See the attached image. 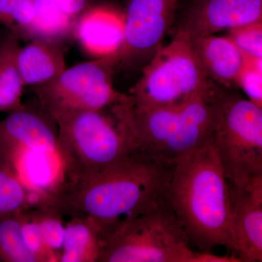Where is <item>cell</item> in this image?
I'll return each instance as SVG.
<instances>
[{"mask_svg": "<svg viewBox=\"0 0 262 262\" xmlns=\"http://www.w3.org/2000/svg\"><path fill=\"white\" fill-rule=\"evenodd\" d=\"M175 164L136 151L74 182H62L46 206L63 217L89 216L108 237L126 222L166 200Z\"/></svg>", "mask_w": 262, "mask_h": 262, "instance_id": "cell-1", "label": "cell"}, {"mask_svg": "<svg viewBox=\"0 0 262 262\" xmlns=\"http://www.w3.org/2000/svg\"><path fill=\"white\" fill-rule=\"evenodd\" d=\"M166 199L189 244L234 254L229 186L211 141L175 163Z\"/></svg>", "mask_w": 262, "mask_h": 262, "instance_id": "cell-2", "label": "cell"}, {"mask_svg": "<svg viewBox=\"0 0 262 262\" xmlns=\"http://www.w3.org/2000/svg\"><path fill=\"white\" fill-rule=\"evenodd\" d=\"M123 101L57 120L63 182L84 178L139 151L124 117Z\"/></svg>", "mask_w": 262, "mask_h": 262, "instance_id": "cell-3", "label": "cell"}, {"mask_svg": "<svg viewBox=\"0 0 262 262\" xmlns=\"http://www.w3.org/2000/svg\"><path fill=\"white\" fill-rule=\"evenodd\" d=\"M184 102L144 107L122 103L124 117L138 149L175 164L183 157L211 141L210 90Z\"/></svg>", "mask_w": 262, "mask_h": 262, "instance_id": "cell-4", "label": "cell"}, {"mask_svg": "<svg viewBox=\"0 0 262 262\" xmlns=\"http://www.w3.org/2000/svg\"><path fill=\"white\" fill-rule=\"evenodd\" d=\"M211 142L229 185L262 178V107L213 82Z\"/></svg>", "mask_w": 262, "mask_h": 262, "instance_id": "cell-5", "label": "cell"}, {"mask_svg": "<svg viewBox=\"0 0 262 262\" xmlns=\"http://www.w3.org/2000/svg\"><path fill=\"white\" fill-rule=\"evenodd\" d=\"M212 82L196 58L192 39L175 33L143 68L141 78L127 95L136 106H168L206 92Z\"/></svg>", "mask_w": 262, "mask_h": 262, "instance_id": "cell-6", "label": "cell"}, {"mask_svg": "<svg viewBox=\"0 0 262 262\" xmlns=\"http://www.w3.org/2000/svg\"><path fill=\"white\" fill-rule=\"evenodd\" d=\"M189 245L166 199L117 229L98 262H192Z\"/></svg>", "mask_w": 262, "mask_h": 262, "instance_id": "cell-7", "label": "cell"}, {"mask_svg": "<svg viewBox=\"0 0 262 262\" xmlns=\"http://www.w3.org/2000/svg\"><path fill=\"white\" fill-rule=\"evenodd\" d=\"M116 68V53L82 62L34 87V92L55 122L72 114L102 110L127 97L114 86Z\"/></svg>", "mask_w": 262, "mask_h": 262, "instance_id": "cell-8", "label": "cell"}, {"mask_svg": "<svg viewBox=\"0 0 262 262\" xmlns=\"http://www.w3.org/2000/svg\"><path fill=\"white\" fill-rule=\"evenodd\" d=\"M180 0H130L124 13L121 47L116 53V71L145 67L163 46L172 28ZM143 67V68H144Z\"/></svg>", "mask_w": 262, "mask_h": 262, "instance_id": "cell-9", "label": "cell"}, {"mask_svg": "<svg viewBox=\"0 0 262 262\" xmlns=\"http://www.w3.org/2000/svg\"><path fill=\"white\" fill-rule=\"evenodd\" d=\"M262 20V0H191L176 15L174 34L194 40Z\"/></svg>", "mask_w": 262, "mask_h": 262, "instance_id": "cell-10", "label": "cell"}, {"mask_svg": "<svg viewBox=\"0 0 262 262\" xmlns=\"http://www.w3.org/2000/svg\"><path fill=\"white\" fill-rule=\"evenodd\" d=\"M234 255L241 262L262 261V178L229 185Z\"/></svg>", "mask_w": 262, "mask_h": 262, "instance_id": "cell-11", "label": "cell"}, {"mask_svg": "<svg viewBox=\"0 0 262 262\" xmlns=\"http://www.w3.org/2000/svg\"><path fill=\"white\" fill-rule=\"evenodd\" d=\"M58 138L56 122L37 101L23 103L0 121V143L10 147L57 155Z\"/></svg>", "mask_w": 262, "mask_h": 262, "instance_id": "cell-12", "label": "cell"}, {"mask_svg": "<svg viewBox=\"0 0 262 262\" xmlns=\"http://www.w3.org/2000/svg\"><path fill=\"white\" fill-rule=\"evenodd\" d=\"M124 13L103 5L86 12L76 21L74 36L84 53L95 58L116 53L124 37Z\"/></svg>", "mask_w": 262, "mask_h": 262, "instance_id": "cell-13", "label": "cell"}, {"mask_svg": "<svg viewBox=\"0 0 262 262\" xmlns=\"http://www.w3.org/2000/svg\"><path fill=\"white\" fill-rule=\"evenodd\" d=\"M193 48L207 77L215 83L232 89L247 58L227 37L214 34L192 40Z\"/></svg>", "mask_w": 262, "mask_h": 262, "instance_id": "cell-14", "label": "cell"}, {"mask_svg": "<svg viewBox=\"0 0 262 262\" xmlns=\"http://www.w3.org/2000/svg\"><path fill=\"white\" fill-rule=\"evenodd\" d=\"M17 62L24 84L33 88L47 83L67 68L61 44L40 39L20 47Z\"/></svg>", "mask_w": 262, "mask_h": 262, "instance_id": "cell-15", "label": "cell"}, {"mask_svg": "<svg viewBox=\"0 0 262 262\" xmlns=\"http://www.w3.org/2000/svg\"><path fill=\"white\" fill-rule=\"evenodd\" d=\"M107 235L89 216L72 217L65 222L59 262H98Z\"/></svg>", "mask_w": 262, "mask_h": 262, "instance_id": "cell-16", "label": "cell"}, {"mask_svg": "<svg viewBox=\"0 0 262 262\" xmlns=\"http://www.w3.org/2000/svg\"><path fill=\"white\" fill-rule=\"evenodd\" d=\"M20 39L15 33L6 29L0 42V113H9L23 105L26 86L17 62Z\"/></svg>", "mask_w": 262, "mask_h": 262, "instance_id": "cell-17", "label": "cell"}, {"mask_svg": "<svg viewBox=\"0 0 262 262\" xmlns=\"http://www.w3.org/2000/svg\"><path fill=\"white\" fill-rule=\"evenodd\" d=\"M38 194L19 177L11 150L0 143V215L39 206Z\"/></svg>", "mask_w": 262, "mask_h": 262, "instance_id": "cell-18", "label": "cell"}, {"mask_svg": "<svg viewBox=\"0 0 262 262\" xmlns=\"http://www.w3.org/2000/svg\"><path fill=\"white\" fill-rule=\"evenodd\" d=\"M76 21L52 0H34V15L27 39L61 44L73 37Z\"/></svg>", "mask_w": 262, "mask_h": 262, "instance_id": "cell-19", "label": "cell"}, {"mask_svg": "<svg viewBox=\"0 0 262 262\" xmlns=\"http://www.w3.org/2000/svg\"><path fill=\"white\" fill-rule=\"evenodd\" d=\"M0 262H37L24 242L18 212L0 215Z\"/></svg>", "mask_w": 262, "mask_h": 262, "instance_id": "cell-20", "label": "cell"}, {"mask_svg": "<svg viewBox=\"0 0 262 262\" xmlns=\"http://www.w3.org/2000/svg\"><path fill=\"white\" fill-rule=\"evenodd\" d=\"M29 211L37 223L45 246L55 261L59 262L65 232L63 215L50 206L29 208Z\"/></svg>", "mask_w": 262, "mask_h": 262, "instance_id": "cell-21", "label": "cell"}, {"mask_svg": "<svg viewBox=\"0 0 262 262\" xmlns=\"http://www.w3.org/2000/svg\"><path fill=\"white\" fill-rule=\"evenodd\" d=\"M34 15V0H0V24L27 39Z\"/></svg>", "mask_w": 262, "mask_h": 262, "instance_id": "cell-22", "label": "cell"}, {"mask_svg": "<svg viewBox=\"0 0 262 262\" xmlns=\"http://www.w3.org/2000/svg\"><path fill=\"white\" fill-rule=\"evenodd\" d=\"M227 35L248 59H262V20L229 29Z\"/></svg>", "mask_w": 262, "mask_h": 262, "instance_id": "cell-23", "label": "cell"}, {"mask_svg": "<svg viewBox=\"0 0 262 262\" xmlns=\"http://www.w3.org/2000/svg\"><path fill=\"white\" fill-rule=\"evenodd\" d=\"M248 99L262 107V59H248L237 77V84Z\"/></svg>", "mask_w": 262, "mask_h": 262, "instance_id": "cell-24", "label": "cell"}, {"mask_svg": "<svg viewBox=\"0 0 262 262\" xmlns=\"http://www.w3.org/2000/svg\"><path fill=\"white\" fill-rule=\"evenodd\" d=\"M65 13L77 20L81 15L93 8L111 4L113 0H52Z\"/></svg>", "mask_w": 262, "mask_h": 262, "instance_id": "cell-25", "label": "cell"}, {"mask_svg": "<svg viewBox=\"0 0 262 262\" xmlns=\"http://www.w3.org/2000/svg\"><path fill=\"white\" fill-rule=\"evenodd\" d=\"M192 262H241L236 255L232 253L231 256H219L213 254L211 251L195 252Z\"/></svg>", "mask_w": 262, "mask_h": 262, "instance_id": "cell-26", "label": "cell"}, {"mask_svg": "<svg viewBox=\"0 0 262 262\" xmlns=\"http://www.w3.org/2000/svg\"><path fill=\"white\" fill-rule=\"evenodd\" d=\"M3 35H4V33L0 32V42H1L2 39H3Z\"/></svg>", "mask_w": 262, "mask_h": 262, "instance_id": "cell-27", "label": "cell"}]
</instances>
